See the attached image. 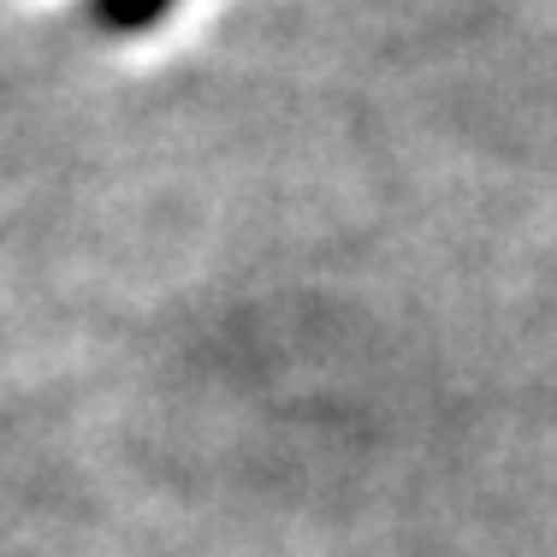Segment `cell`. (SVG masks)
Segmentation results:
<instances>
[{
    "mask_svg": "<svg viewBox=\"0 0 557 557\" xmlns=\"http://www.w3.org/2000/svg\"><path fill=\"white\" fill-rule=\"evenodd\" d=\"M172 7H178V0H89V18L108 36H143V30H154Z\"/></svg>",
    "mask_w": 557,
    "mask_h": 557,
    "instance_id": "cell-1",
    "label": "cell"
}]
</instances>
